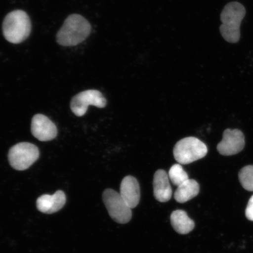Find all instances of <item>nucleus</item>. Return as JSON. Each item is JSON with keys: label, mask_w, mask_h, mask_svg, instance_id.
<instances>
[{"label": "nucleus", "mask_w": 253, "mask_h": 253, "mask_svg": "<svg viewBox=\"0 0 253 253\" xmlns=\"http://www.w3.org/2000/svg\"><path fill=\"white\" fill-rule=\"evenodd\" d=\"M91 25L86 18L74 14L66 19L56 36V41L63 46H73L83 42L89 36Z\"/></svg>", "instance_id": "obj_1"}, {"label": "nucleus", "mask_w": 253, "mask_h": 253, "mask_svg": "<svg viewBox=\"0 0 253 253\" xmlns=\"http://www.w3.org/2000/svg\"><path fill=\"white\" fill-rule=\"evenodd\" d=\"M246 9L242 4L231 2L224 6L220 14L222 24L220 27L221 36L227 42H238L240 38V25L245 17Z\"/></svg>", "instance_id": "obj_2"}, {"label": "nucleus", "mask_w": 253, "mask_h": 253, "mask_svg": "<svg viewBox=\"0 0 253 253\" xmlns=\"http://www.w3.org/2000/svg\"><path fill=\"white\" fill-rule=\"evenodd\" d=\"M31 31L30 18L23 10L9 12L3 21V35L9 42L15 44L23 42L29 37Z\"/></svg>", "instance_id": "obj_3"}, {"label": "nucleus", "mask_w": 253, "mask_h": 253, "mask_svg": "<svg viewBox=\"0 0 253 253\" xmlns=\"http://www.w3.org/2000/svg\"><path fill=\"white\" fill-rule=\"evenodd\" d=\"M173 156L180 164H189L203 158L208 153L207 145L198 138L186 137L179 140L173 148Z\"/></svg>", "instance_id": "obj_4"}, {"label": "nucleus", "mask_w": 253, "mask_h": 253, "mask_svg": "<svg viewBox=\"0 0 253 253\" xmlns=\"http://www.w3.org/2000/svg\"><path fill=\"white\" fill-rule=\"evenodd\" d=\"M39 148L30 142H20L12 146L8 153L10 166L18 170H26L39 159Z\"/></svg>", "instance_id": "obj_5"}, {"label": "nucleus", "mask_w": 253, "mask_h": 253, "mask_svg": "<svg viewBox=\"0 0 253 253\" xmlns=\"http://www.w3.org/2000/svg\"><path fill=\"white\" fill-rule=\"evenodd\" d=\"M103 201L110 217L116 222L126 224L131 220V209L120 193L112 189H106L103 192Z\"/></svg>", "instance_id": "obj_6"}, {"label": "nucleus", "mask_w": 253, "mask_h": 253, "mask_svg": "<svg viewBox=\"0 0 253 253\" xmlns=\"http://www.w3.org/2000/svg\"><path fill=\"white\" fill-rule=\"evenodd\" d=\"M107 101L99 90H87L78 93L72 98L71 102L72 112L78 117L83 116L86 114L88 107L91 105L104 108Z\"/></svg>", "instance_id": "obj_7"}, {"label": "nucleus", "mask_w": 253, "mask_h": 253, "mask_svg": "<svg viewBox=\"0 0 253 253\" xmlns=\"http://www.w3.org/2000/svg\"><path fill=\"white\" fill-rule=\"evenodd\" d=\"M245 136L239 129H227L224 131L223 139L217 146V150L223 156H233L244 148Z\"/></svg>", "instance_id": "obj_8"}, {"label": "nucleus", "mask_w": 253, "mask_h": 253, "mask_svg": "<svg viewBox=\"0 0 253 253\" xmlns=\"http://www.w3.org/2000/svg\"><path fill=\"white\" fill-rule=\"evenodd\" d=\"M31 132L41 141H48L54 139L58 134L56 126L45 115H35L31 123Z\"/></svg>", "instance_id": "obj_9"}, {"label": "nucleus", "mask_w": 253, "mask_h": 253, "mask_svg": "<svg viewBox=\"0 0 253 253\" xmlns=\"http://www.w3.org/2000/svg\"><path fill=\"white\" fill-rule=\"evenodd\" d=\"M66 201L65 193L56 191L54 194L43 195L38 198L37 208L41 212L52 214L57 212L64 207Z\"/></svg>", "instance_id": "obj_10"}, {"label": "nucleus", "mask_w": 253, "mask_h": 253, "mask_svg": "<svg viewBox=\"0 0 253 253\" xmlns=\"http://www.w3.org/2000/svg\"><path fill=\"white\" fill-rule=\"evenodd\" d=\"M120 195L131 209L134 208L140 200V188L134 176H126L120 185Z\"/></svg>", "instance_id": "obj_11"}, {"label": "nucleus", "mask_w": 253, "mask_h": 253, "mask_svg": "<svg viewBox=\"0 0 253 253\" xmlns=\"http://www.w3.org/2000/svg\"><path fill=\"white\" fill-rule=\"evenodd\" d=\"M169 178V175L163 169H158L155 173L153 180L154 195L158 201L167 202L171 198L172 190Z\"/></svg>", "instance_id": "obj_12"}, {"label": "nucleus", "mask_w": 253, "mask_h": 253, "mask_svg": "<svg viewBox=\"0 0 253 253\" xmlns=\"http://www.w3.org/2000/svg\"><path fill=\"white\" fill-rule=\"evenodd\" d=\"M170 223L174 230L181 235H186L194 230L195 222L183 210L173 211L170 215Z\"/></svg>", "instance_id": "obj_13"}, {"label": "nucleus", "mask_w": 253, "mask_h": 253, "mask_svg": "<svg viewBox=\"0 0 253 253\" xmlns=\"http://www.w3.org/2000/svg\"><path fill=\"white\" fill-rule=\"evenodd\" d=\"M200 190L199 183L194 179H189L178 186L174 194V198L179 203L183 204L197 197Z\"/></svg>", "instance_id": "obj_14"}, {"label": "nucleus", "mask_w": 253, "mask_h": 253, "mask_svg": "<svg viewBox=\"0 0 253 253\" xmlns=\"http://www.w3.org/2000/svg\"><path fill=\"white\" fill-rule=\"evenodd\" d=\"M169 178L173 185L177 186L181 185L189 179L188 173L185 171L181 164H174L170 168L169 174Z\"/></svg>", "instance_id": "obj_15"}, {"label": "nucleus", "mask_w": 253, "mask_h": 253, "mask_svg": "<svg viewBox=\"0 0 253 253\" xmlns=\"http://www.w3.org/2000/svg\"><path fill=\"white\" fill-rule=\"evenodd\" d=\"M239 181L247 191H253V166H246L240 170Z\"/></svg>", "instance_id": "obj_16"}, {"label": "nucleus", "mask_w": 253, "mask_h": 253, "mask_svg": "<svg viewBox=\"0 0 253 253\" xmlns=\"http://www.w3.org/2000/svg\"><path fill=\"white\" fill-rule=\"evenodd\" d=\"M246 216L249 220L253 221V195L250 199L245 211Z\"/></svg>", "instance_id": "obj_17"}]
</instances>
